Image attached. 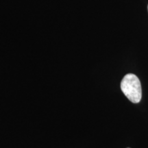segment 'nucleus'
<instances>
[{"mask_svg": "<svg viewBox=\"0 0 148 148\" xmlns=\"http://www.w3.org/2000/svg\"><path fill=\"white\" fill-rule=\"evenodd\" d=\"M121 89L130 101L134 103L140 102L142 97L141 84L136 75L128 73L121 82Z\"/></svg>", "mask_w": 148, "mask_h": 148, "instance_id": "f257e3e1", "label": "nucleus"}, {"mask_svg": "<svg viewBox=\"0 0 148 148\" xmlns=\"http://www.w3.org/2000/svg\"><path fill=\"white\" fill-rule=\"evenodd\" d=\"M147 8H148V6H147Z\"/></svg>", "mask_w": 148, "mask_h": 148, "instance_id": "f03ea898", "label": "nucleus"}, {"mask_svg": "<svg viewBox=\"0 0 148 148\" xmlns=\"http://www.w3.org/2000/svg\"><path fill=\"white\" fill-rule=\"evenodd\" d=\"M127 148H129V147H127Z\"/></svg>", "mask_w": 148, "mask_h": 148, "instance_id": "7ed1b4c3", "label": "nucleus"}]
</instances>
